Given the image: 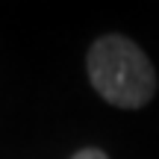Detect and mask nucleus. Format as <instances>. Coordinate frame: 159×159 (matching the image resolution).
<instances>
[{"mask_svg":"<svg viewBox=\"0 0 159 159\" xmlns=\"http://www.w3.org/2000/svg\"><path fill=\"white\" fill-rule=\"evenodd\" d=\"M89 77L103 100L121 109H139L156 91V71L144 50L124 35H103L89 50Z\"/></svg>","mask_w":159,"mask_h":159,"instance_id":"nucleus-1","label":"nucleus"},{"mask_svg":"<svg viewBox=\"0 0 159 159\" xmlns=\"http://www.w3.org/2000/svg\"><path fill=\"white\" fill-rule=\"evenodd\" d=\"M74 159H109L103 150H94V148H85V150H80V153L74 156Z\"/></svg>","mask_w":159,"mask_h":159,"instance_id":"nucleus-2","label":"nucleus"}]
</instances>
